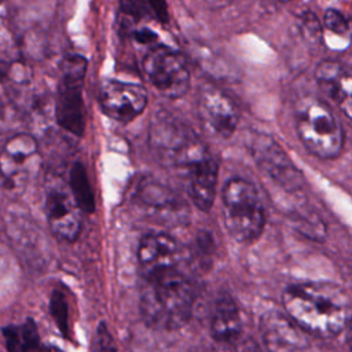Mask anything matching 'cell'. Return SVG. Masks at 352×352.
Returning a JSON list of instances; mask_svg holds the SVG:
<instances>
[{
	"label": "cell",
	"mask_w": 352,
	"mask_h": 352,
	"mask_svg": "<svg viewBox=\"0 0 352 352\" xmlns=\"http://www.w3.org/2000/svg\"><path fill=\"white\" fill-rule=\"evenodd\" d=\"M289 318L305 333L319 337L337 336L348 318V300L344 292L322 282L289 286L282 296Z\"/></svg>",
	"instance_id": "cell-1"
},
{
	"label": "cell",
	"mask_w": 352,
	"mask_h": 352,
	"mask_svg": "<svg viewBox=\"0 0 352 352\" xmlns=\"http://www.w3.org/2000/svg\"><path fill=\"white\" fill-rule=\"evenodd\" d=\"M194 301L192 280L177 267L143 276L140 312L154 329L173 331L183 327L191 318Z\"/></svg>",
	"instance_id": "cell-2"
},
{
	"label": "cell",
	"mask_w": 352,
	"mask_h": 352,
	"mask_svg": "<svg viewBox=\"0 0 352 352\" xmlns=\"http://www.w3.org/2000/svg\"><path fill=\"white\" fill-rule=\"evenodd\" d=\"M148 144L154 157L180 173L210 154L195 131L169 110H158L150 124Z\"/></svg>",
	"instance_id": "cell-3"
},
{
	"label": "cell",
	"mask_w": 352,
	"mask_h": 352,
	"mask_svg": "<svg viewBox=\"0 0 352 352\" xmlns=\"http://www.w3.org/2000/svg\"><path fill=\"white\" fill-rule=\"evenodd\" d=\"M223 219L228 234L241 243L257 239L265 224V210L257 187L242 177L230 179L221 191Z\"/></svg>",
	"instance_id": "cell-4"
},
{
	"label": "cell",
	"mask_w": 352,
	"mask_h": 352,
	"mask_svg": "<svg viewBox=\"0 0 352 352\" xmlns=\"http://www.w3.org/2000/svg\"><path fill=\"white\" fill-rule=\"evenodd\" d=\"M298 138L314 155L330 160L340 155L344 132L329 106L316 98L302 99L296 111Z\"/></svg>",
	"instance_id": "cell-5"
},
{
	"label": "cell",
	"mask_w": 352,
	"mask_h": 352,
	"mask_svg": "<svg viewBox=\"0 0 352 352\" xmlns=\"http://www.w3.org/2000/svg\"><path fill=\"white\" fill-rule=\"evenodd\" d=\"M87 60L81 55H67L60 63V80L55 99V118L66 132L81 136L85 129L82 85Z\"/></svg>",
	"instance_id": "cell-6"
},
{
	"label": "cell",
	"mask_w": 352,
	"mask_h": 352,
	"mask_svg": "<svg viewBox=\"0 0 352 352\" xmlns=\"http://www.w3.org/2000/svg\"><path fill=\"white\" fill-rule=\"evenodd\" d=\"M143 70L154 88L166 98L177 99L190 87V70L184 56L176 50L154 44L143 56Z\"/></svg>",
	"instance_id": "cell-7"
},
{
	"label": "cell",
	"mask_w": 352,
	"mask_h": 352,
	"mask_svg": "<svg viewBox=\"0 0 352 352\" xmlns=\"http://www.w3.org/2000/svg\"><path fill=\"white\" fill-rule=\"evenodd\" d=\"M38 166V143L29 133L11 136L0 150V176L10 190H22Z\"/></svg>",
	"instance_id": "cell-8"
},
{
	"label": "cell",
	"mask_w": 352,
	"mask_h": 352,
	"mask_svg": "<svg viewBox=\"0 0 352 352\" xmlns=\"http://www.w3.org/2000/svg\"><path fill=\"white\" fill-rule=\"evenodd\" d=\"M133 202L150 219L161 223L183 224L188 216L186 202L157 179H142L135 188Z\"/></svg>",
	"instance_id": "cell-9"
},
{
	"label": "cell",
	"mask_w": 352,
	"mask_h": 352,
	"mask_svg": "<svg viewBox=\"0 0 352 352\" xmlns=\"http://www.w3.org/2000/svg\"><path fill=\"white\" fill-rule=\"evenodd\" d=\"M252 155L261 169L274 183L287 191H298L304 186V177L292 162L283 148L268 135L258 133L252 139Z\"/></svg>",
	"instance_id": "cell-10"
},
{
	"label": "cell",
	"mask_w": 352,
	"mask_h": 352,
	"mask_svg": "<svg viewBox=\"0 0 352 352\" xmlns=\"http://www.w3.org/2000/svg\"><path fill=\"white\" fill-rule=\"evenodd\" d=\"M98 102L107 117L129 122L146 109L147 92L139 84L106 80L99 88Z\"/></svg>",
	"instance_id": "cell-11"
},
{
	"label": "cell",
	"mask_w": 352,
	"mask_h": 352,
	"mask_svg": "<svg viewBox=\"0 0 352 352\" xmlns=\"http://www.w3.org/2000/svg\"><path fill=\"white\" fill-rule=\"evenodd\" d=\"M198 116L208 132L217 138H230L238 125L239 111L223 91L204 85L198 94Z\"/></svg>",
	"instance_id": "cell-12"
},
{
	"label": "cell",
	"mask_w": 352,
	"mask_h": 352,
	"mask_svg": "<svg viewBox=\"0 0 352 352\" xmlns=\"http://www.w3.org/2000/svg\"><path fill=\"white\" fill-rule=\"evenodd\" d=\"M44 210L51 231L60 239H77L82 227V212L69 188L55 184L45 194Z\"/></svg>",
	"instance_id": "cell-13"
},
{
	"label": "cell",
	"mask_w": 352,
	"mask_h": 352,
	"mask_svg": "<svg viewBox=\"0 0 352 352\" xmlns=\"http://www.w3.org/2000/svg\"><path fill=\"white\" fill-rule=\"evenodd\" d=\"M260 333L268 352H305L308 348L305 331L278 309L261 314Z\"/></svg>",
	"instance_id": "cell-14"
},
{
	"label": "cell",
	"mask_w": 352,
	"mask_h": 352,
	"mask_svg": "<svg viewBox=\"0 0 352 352\" xmlns=\"http://www.w3.org/2000/svg\"><path fill=\"white\" fill-rule=\"evenodd\" d=\"M180 248L177 241L166 232L144 235L138 248V261L142 275H153L177 267Z\"/></svg>",
	"instance_id": "cell-15"
},
{
	"label": "cell",
	"mask_w": 352,
	"mask_h": 352,
	"mask_svg": "<svg viewBox=\"0 0 352 352\" xmlns=\"http://www.w3.org/2000/svg\"><path fill=\"white\" fill-rule=\"evenodd\" d=\"M186 190L192 204L202 212H208L216 198L219 162L210 154L182 172Z\"/></svg>",
	"instance_id": "cell-16"
},
{
	"label": "cell",
	"mask_w": 352,
	"mask_h": 352,
	"mask_svg": "<svg viewBox=\"0 0 352 352\" xmlns=\"http://www.w3.org/2000/svg\"><path fill=\"white\" fill-rule=\"evenodd\" d=\"M322 92L331 99L344 114L351 118V73L346 66L336 60L322 62L315 72Z\"/></svg>",
	"instance_id": "cell-17"
},
{
	"label": "cell",
	"mask_w": 352,
	"mask_h": 352,
	"mask_svg": "<svg viewBox=\"0 0 352 352\" xmlns=\"http://www.w3.org/2000/svg\"><path fill=\"white\" fill-rule=\"evenodd\" d=\"M212 337L221 344H234L242 336V319L236 301L228 292L217 294L210 316Z\"/></svg>",
	"instance_id": "cell-18"
},
{
	"label": "cell",
	"mask_w": 352,
	"mask_h": 352,
	"mask_svg": "<svg viewBox=\"0 0 352 352\" xmlns=\"http://www.w3.org/2000/svg\"><path fill=\"white\" fill-rule=\"evenodd\" d=\"M1 333L7 352H37L41 346L38 329L32 318L3 327Z\"/></svg>",
	"instance_id": "cell-19"
},
{
	"label": "cell",
	"mask_w": 352,
	"mask_h": 352,
	"mask_svg": "<svg viewBox=\"0 0 352 352\" xmlns=\"http://www.w3.org/2000/svg\"><path fill=\"white\" fill-rule=\"evenodd\" d=\"M69 191L76 204L84 213L95 210V197L85 170L81 162H74L69 170Z\"/></svg>",
	"instance_id": "cell-20"
},
{
	"label": "cell",
	"mask_w": 352,
	"mask_h": 352,
	"mask_svg": "<svg viewBox=\"0 0 352 352\" xmlns=\"http://www.w3.org/2000/svg\"><path fill=\"white\" fill-rule=\"evenodd\" d=\"M50 312L52 315V319L55 320L59 331L69 337V304L65 293L59 289H55L50 298Z\"/></svg>",
	"instance_id": "cell-21"
},
{
	"label": "cell",
	"mask_w": 352,
	"mask_h": 352,
	"mask_svg": "<svg viewBox=\"0 0 352 352\" xmlns=\"http://www.w3.org/2000/svg\"><path fill=\"white\" fill-rule=\"evenodd\" d=\"M120 8L121 12L133 22L153 14L146 0H120Z\"/></svg>",
	"instance_id": "cell-22"
},
{
	"label": "cell",
	"mask_w": 352,
	"mask_h": 352,
	"mask_svg": "<svg viewBox=\"0 0 352 352\" xmlns=\"http://www.w3.org/2000/svg\"><path fill=\"white\" fill-rule=\"evenodd\" d=\"M92 352H117V345L113 336L107 330L104 323H99L92 342Z\"/></svg>",
	"instance_id": "cell-23"
},
{
	"label": "cell",
	"mask_w": 352,
	"mask_h": 352,
	"mask_svg": "<svg viewBox=\"0 0 352 352\" xmlns=\"http://www.w3.org/2000/svg\"><path fill=\"white\" fill-rule=\"evenodd\" d=\"M324 26L336 34H346L349 30V22L342 12L334 8H329L324 12Z\"/></svg>",
	"instance_id": "cell-24"
},
{
	"label": "cell",
	"mask_w": 352,
	"mask_h": 352,
	"mask_svg": "<svg viewBox=\"0 0 352 352\" xmlns=\"http://www.w3.org/2000/svg\"><path fill=\"white\" fill-rule=\"evenodd\" d=\"M300 28L302 32V36L308 40V41H315L318 43L320 40L322 32H320V25L318 22V19L315 18V15L312 12H304L300 18Z\"/></svg>",
	"instance_id": "cell-25"
},
{
	"label": "cell",
	"mask_w": 352,
	"mask_h": 352,
	"mask_svg": "<svg viewBox=\"0 0 352 352\" xmlns=\"http://www.w3.org/2000/svg\"><path fill=\"white\" fill-rule=\"evenodd\" d=\"M151 12L154 14V16L161 22V23H166L169 16H168V7H166V1L165 0H146Z\"/></svg>",
	"instance_id": "cell-26"
},
{
	"label": "cell",
	"mask_w": 352,
	"mask_h": 352,
	"mask_svg": "<svg viewBox=\"0 0 352 352\" xmlns=\"http://www.w3.org/2000/svg\"><path fill=\"white\" fill-rule=\"evenodd\" d=\"M133 38L136 40V43L143 44V45H154L155 40H157V34L155 32H153L148 28H140L138 30L133 32Z\"/></svg>",
	"instance_id": "cell-27"
},
{
	"label": "cell",
	"mask_w": 352,
	"mask_h": 352,
	"mask_svg": "<svg viewBox=\"0 0 352 352\" xmlns=\"http://www.w3.org/2000/svg\"><path fill=\"white\" fill-rule=\"evenodd\" d=\"M234 352H263V349L258 346V344L252 340L250 337L242 338L239 337L235 342H234Z\"/></svg>",
	"instance_id": "cell-28"
},
{
	"label": "cell",
	"mask_w": 352,
	"mask_h": 352,
	"mask_svg": "<svg viewBox=\"0 0 352 352\" xmlns=\"http://www.w3.org/2000/svg\"><path fill=\"white\" fill-rule=\"evenodd\" d=\"M37 352H62L59 348L54 346V345H41Z\"/></svg>",
	"instance_id": "cell-29"
},
{
	"label": "cell",
	"mask_w": 352,
	"mask_h": 352,
	"mask_svg": "<svg viewBox=\"0 0 352 352\" xmlns=\"http://www.w3.org/2000/svg\"><path fill=\"white\" fill-rule=\"evenodd\" d=\"M279 1H290V0H279Z\"/></svg>",
	"instance_id": "cell-30"
},
{
	"label": "cell",
	"mask_w": 352,
	"mask_h": 352,
	"mask_svg": "<svg viewBox=\"0 0 352 352\" xmlns=\"http://www.w3.org/2000/svg\"><path fill=\"white\" fill-rule=\"evenodd\" d=\"M0 3H1V0H0Z\"/></svg>",
	"instance_id": "cell-31"
}]
</instances>
